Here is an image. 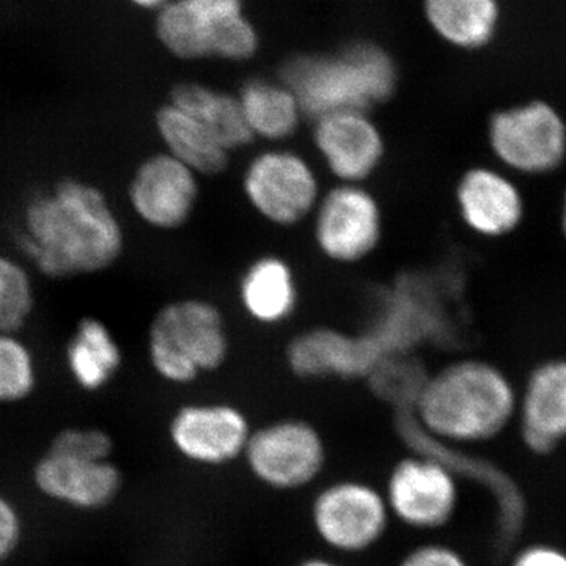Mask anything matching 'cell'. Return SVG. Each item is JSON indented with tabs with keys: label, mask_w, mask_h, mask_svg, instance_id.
Instances as JSON below:
<instances>
[{
	"label": "cell",
	"mask_w": 566,
	"mask_h": 566,
	"mask_svg": "<svg viewBox=\"0 0 566 566\" xmlns=\"http://www.w3.org/2000/svg\"><path fill=\"white\" fill-rule=\"evenodd\" d=\"M18 243L41 274L65 279L112 266L125 232L102 189L66 178L25 203Z\"/></svg>",
	"instance_id": "obj_1"
},
{
	"label": "cell",
	"mask_w": 566,
	"mask_h": 566,
	"mask_svg": "<svg viewBox=\"0 0 566 566\" xmlns=\"http://www.w3.org/2000/svg\"><path fill=\"white\" fill-rule=\"evenodd\" d=\"M517 403L520 395L502 368L468 357L428 376L411 412L433 441L475 444L501 434Z\"/></svg>",
	"instance_id": "obj_2"
},
{
	"label": "cell",
	"mask_w": 566,
	"mask_h": 566,
	"mask_svg": "<svg viewBox=\"0 0 566 566\" xmlns=\"http://www.w3.org/2000/svg\"><path fill=\"white\" fill-rule=\"evenodd\" d=\"M397 81L390 55L367 43L335 55H301L283 71V84L292 88L304 115L314 120L334 112H367L389 102Z\"/></svg>",
	"instance_id": "obj_3"
},
{
	"label": "cell",
	"mask_w": 566,
	"mask_h": 566,
	"mask_svg": "<svg viewBox=\"0 0 566 566\" xmlns=\"http://www.w3.org/2000/svg\"><path fill=\"white\" fill-rule=\"evenodd\" d=\"M229 356V335L219 308L203 300L167 304L153 319L148 357L153 370L170 385H191L221 368Z\"/></svg>",
	"instance_id": "obj_4"
},
{
	"label": "cell",
	"mask_w": 566,
	"mask_h": 566,
	"mask_svg": "<svg viewBox=\"0 0 566 566\" xmlns=\"http://www.w3.org/2000/svg\"><path fill=\"white\" fill-rule=\"evenodd\" d=\"M158 35L167 50L189 61H245L259 48L241 0H175L159 14Z\"/></svg>",
	"instance_id": "obj_5"
},
{
	"label": "cell",
	"mask_w": 566,
	"mask_h": 566,
	"mask_svg": "<svg viewBox=\"0 0 566 566\" xmlns=\"http://www.w3.org/2000/svg\"><path fill=\"white\" fill-rule=\"evenodd\" d=\"M486 142L495 163L513 177H546L566 163L565 117L543 99L495 111Z\"/></svg>",
	"instance_id": "obj_6"
},
{
	"label": "cell",
	"mask_w": 566,
	"mask_h": 566,
	"mask_svg": "<svg viewBox=\"0 0 566 566\" xmlns=\"http://www.w3.org/2000/svg\"><path fill=\"white\" fill-rule=\"evenodd\" d=\"M390 515L385 491L359 479L327 483L311 504L316 538L333 553L357 556L385 538Z\"/></svg>",
	"instance_id": "obj_7"
},
{
	"label": "cell",
	"mask_w": 566,
	"mask_h": 566,
	"mask_svg": "<svg viewBox=\"0 0 566 566\" xmlns=\"http://www.w3.org/2000/svg\"><path fill=\"white\" fill-rule=\"evenodd\" d=\"M243 460L256 482L293 493L311 486L323 474L327 446L314 423L289 417L255 428Z\"/></svg>",
	"instance_id": "obj_8"
},
{
	"label": "cell",
	"mask_w": 566,
	"mask_h": 566,
	"mask_svg": "<svg viewBox=\"0 0 566 566\" xmlns=\"http://www.w3.org/2000/svg\"><path fill=\"white\" fill-rule=\"evenodd\" d=\"M243 188L253 210L271 223L296 226L319 202V182L314 167L292 150L260 153L249 163Z\"/></svg>",
	"instance_id": "obj_9"
},
{
	"label": "cell",
	"mask_w": 566,
	"mask_h": 566,
	"mask_svg": "<svg viewBox=\"0 0 566 566\" xmlns=\"http://www.w3.org/2000/svg\"><path fill=\"white\" fill-rule=\"evenodd\" d=\"M253 428L238 406L199 401L181 406L169 422V441L188 463L221 468L244 457Z\"/></svg>",
	"instance_id": "obj_10"
},
{
	"label": "cell",
	"mask_w": 566,
	"mask_h": 566,
	"mask_svg": "<svg viewBox=\"0 0 566 566\" xmlns=\"http://www.w3.org/2000/svg\"><path fill=\"white\" fill-rule=\"evenodd\" d=\"M385 495L395 520L415 531H436L455 515L460 493L444 461L415 453L394 465Z\"/></svg>",
	"instance_id": "obj_11"
},
{
	"label": "cell",
	"mask_w": 566,
	"mask_h": 566,
	"mask_svg": "<svg viewBox=\"0 0 566 566\" xmlns=\"http://www.w3.org/2000/svg\"><path fill=\"white\" fill-rule=\"evenodd\" d=\"M382 238V212L374 193L360 185L334 188L315 210V241L337 263H356L376 251Z\"/></svg>",
	"instance_id": "obj_12"
},
{
	"label": "cell",
	"mask_w": 566,
	"mask_h": 566,
	"mask_svg": "<svg viewBox=\"0 0 566 566\" xmlns=\"http://www.w3.org/2000/svg\"><path fill=\"white\" fill-rule=\"evenodd\" d=\"M455 203L465 229L485 240L510 237L526 219V199L516 178L499 166L465 169L457 181Z\"/></svg>",
	"instance_id": "obj_13"
},
{
	"label": "cell",
	"mask_w": 566,
	"mask_h": 566,
	"mask_svg": "<svg viewBox=\"0 0 566 566\" xmlns=\"http://www.w3.org/2000/svg\"><path fill=\"white\" fill-rule=\"evenodd\" d=\"M197 177L169 153H158L137 167L129 182V203L147 226L178 229L191 218L199 199Z\"/></svg>",
	"instance_id": "obj_14"
},
{
	"label": "cell",
	"mask_w": 566,
	"mask_h": 566,
	"mask_svg": "<svg viewBox=\"0 0 566 566\" xmlns=\"http://www.w3.org/2000/svg\"><path fill=\"white\" fill-rule=\"evenodd\" d=\"M314 144L344 185H360L381 166L386 142L381 129L364 111H342L316 118Z\"/></svg>",
	"instance_id": "obj_15"
},
{
	"label": "cell",
	"mask_w": 566,
	"mask_h": 566,
	"mask_svg": "<svg viewBox=\"0 0 566 566\" xmlns=\"http://www.w3.org/2000/svg\"><path fill=\"white\" fill-rule=\"evenodd\" d=\"M382 357L370 335L346 334L333 327L300 334L286 348L290 370L304 379H367Z\"/></svg>",
	"instance_id": "obj_16"
},
{
	"label": "cell",
	"mask_w": 566,
	"mask_h": 566,
	"mask_svg": "<svg viewBox=\"0 0 566 566\" xmlns=\"http://www.w3.org/2000/svg\"><path fill=\"white\" fill-rule=\"evenodd\" d=\"M41 493L80 510H102L120 493L122 474L109 460L48 452L35 465Z\"/></svg>",
	"instance_id": "obj_17"
},
{
	"label": "cell",
	"mask_w": 566,
	"mask_h": 566,
	"mask_svg": "<svg viewBox=\"0 0 566 566\" xmlns=\"http://www.w3.org/2000/svg\"><path fill=\"white\" fill-rule=\"evenodd\" d=\"M517 416L532 452L543 455L566 441V357L543 360L531 371Z\"/></svg>",
	"instance_id": "obj_18"
},
{
	"label": "cell",
	"mask_w": 566,
	"mask_h": 566,
	"mask_svg": "<svg viewBox=\"0 0 566 566\" xmlns=\"http://www.w3.org/2000/svg\"><path fill=\"white\" fill-rule=\"evenodd\" d=\"M240 300L255 322H285L297 304V285L292 268L279 256L255 260L241 279Z\"/></svg>",
	"instance_id": "obj_19"
},
{
	"label": "cell",
	"mask_w": 566,
	"mask_h": 566,
	"mask_svg": "<svg viewBox=\"0 0 566 566\" xmlns=\"http://www.w3.org/2000/svg\"><path fill=\"white\" fill-rule=\"evenodd\" d=\"M156 129L167 153L197 175H218L229 166L230 151L188 112L166 104L156 114Z\"/></svg>",
	"instance_id": "obj_20"
},
{
	"label": "cell",
	"mask_w": 566,
	"mask_h": 566,
	"mask_svg": "<svg viewBox=\"0 0 566 566\" xmlns=\"http://www.w3.org/2000/svg\"><path fill=\"white\" fill-rule=\"evenodd\" d=\"M66 365L81 389L96 392L109 385L120 370L122 349L106 324L84 318L66 346Z\"/></svg>",
	"instance_id": "obj_21"
},
{
	"label": "cell",
	"mask_w": 566,
	"mask_h": 566,
	"mask_svg": "<svg viewBox=\"0 0 566 566\" xmlns=\"http://www.w3.org/2000/svg\"><path fill=\"white\" fill-rule=\"evenodd\" d=\"M172 103L202 123L230 153L248 147L255 137L245 123L240 99L202 84H182L175 88Z\"/></svg>",
	"instance_id": "obj_22"
},
{
	"label": "cell",
	"mask_w": 566,
	"mask_h": 566,
	"mask_svg": "<svg viewBox=\"0 0 566 566\" xmlns=\"http://www.w3.org/2000/svg\"><path fill=\"white\" fill-rule=\"evenodd\" d=\"M238 99L255 139H289L300 128L304 112L289 85L263 80L249 81Z\"/></svg>",
	"instance_id": "obj_23"
},
{
	"label": "cell",
	"mask_w": 566,
	"mask_h": 566,
	"mask_svg": "<svg viewBox=\"0 0 566 566\" xmlns=\"http://www.w3.org/2000/svg\"><path fill=\"white\" fill-rule=\"evenodd\" d=\"M424 11L434 31L463 50L486 44L497 22L494 0H424Z\"/></svg>",
	"instance_id": "obj_24"
},
{
	"label": "cell",
	"mask_w": 566,
	"mask_h": 566,
	"mask_svg": "<svg viewBox=\"0 0 566 566\" xmlns=\"http://www.w3.org/2000/svg\"><path fill=\"white\" fill-rule=\"evenodd\" d=\"M35 296L24 268L0 255V333L14 334L32 314Z\"/></svg>",
	"instance_id": "obj_25"
},
{
	"label": "cell",
	"mask_w": 566,
	"mask_h": 566,
	"mask_svg": "<svg viewBox=\"0 0 566 566\" xmlns=\"http://www.w3.org/2000/svg\"><path fill=\"white\" fill-rule=\"evenodd\" d=\"M36 386L31 349L13 334L0 333V403L24 400Z\"/></svg>",
	"instance_id": "obj_26"
},
{
	"label": "cell",
	"mask_w": 566,
	"mask_h": 566,
	"mask_svg": "<svg viewBox=\"0 0 566 566\" xmlns=\"http://www.w3.org/2000/svg\"><path fill=\"white\" fill-rule=\"evenodd\" d=\"M416 378L417 374L415 375L411 365L401 359V354H389L379 360L374 371L368 375L367 381L381 400L401 406L411 403L412 409L417 395L427 381H416Z\"/></svg>",
	"instance_id": "obj_27"
},
{
	"label": "cell",
	"mask_w": 566,
	"mask_h": 566,
	"mask_svg": "<svg viewBox=\"0 0 566 566\" xmlns=\"http://www.w3.org/2000/svg\"><path fill=\"white\" fill-rule=\"evenodd\" d=\"M112 449L111 436L102 430H65L54 439L50 452L109 460Z\"/></svg>",
	"instance_id": "obj_28"
},
{
	"label": "cell",
	"mask_w": 566,
	"mask_h": 566,
	"mask_svg": "<svg viewBox=\"0 0 566 566\" xmlns=\"http://www.w3.org/2000/svg\"><path fill=\"white\" fill-rule=\"evenodd\" d=\"M400 566H468L453 547L430 543L409 551Z\"/></svg>",
	"instance_id": "obj_29"
},
{
	"label": "cell",
	"mask_w": 566,
	"mask_h": 566,
	"mask_svg": "<svg viewBox=\"0 0 566 566\" xmlns=\"http://www.w3.org/2000/svg\"><path fill=\"white\" fill-rule=\"evenodd\" d=\"M21 532V517L17 509L0 494V562L17 549Z\"/></svg>",
	"instance_id": "obj_30"
},
{
	"label": "cell",
	"mask_w": 566,
	"mask_h": 566,
	"mask_svg": "<svg viewBox=\"0 0 566 566\" xmlns=\"http://www.w3.org/2000/svg\"><path fill=\"white\" fill-rule=\"evenodd\" d=\"M512 566H566V553L551 545L528 546L517 554Z\"/></svg>",
	"instance_id": "obj_31"
},
{
	"label": "cell",
	"mask_w": 566,
	"mask_h": 566,
	"mask_svg": "<svg viewBox=\"0 0 566 566\" xmlns=\"http://www.w3.org/2000/svg\"><path fill=\"white\" fill-rule=\"evenodd\" d=\"M294 566H345L342 565L340 562L335 560L333 557H322V556H315V557H305L303 560L300 562V564H296Z\"/></svg>",
	"instance_id": "obj_32"
},
{
	"label": "cell",
	"mask_w": 566,
	"mask_h": 566,
	"mask_svg": "<svg viewBox=\"0 0 566 566\" xmlns=\"http://www.w3.org/2000/svg\"><path fill=\"white\" fill-rule=\"evenodd\" d=\"M129 2L140 7V9H156V7H161L164 3L169 2V0H129Z\"/></svg>",
	"instance_id": "obj_33"
},
{
	"label": "cell",
	"mask_w": 566,
	"mask_h": 566,
	"mask_svg": "<svg viewBox=\"0 0 566 566\" xmlns=\"http://www.w3.org/2000/svg\"><path fill=\"white\" fill-rule=\"evenodd\" d=\"M560 230L562 234H564V240L566 241V189L560 205Z\"/></svg>",
	"instance_id": "obj_34"
}]
</instances>
